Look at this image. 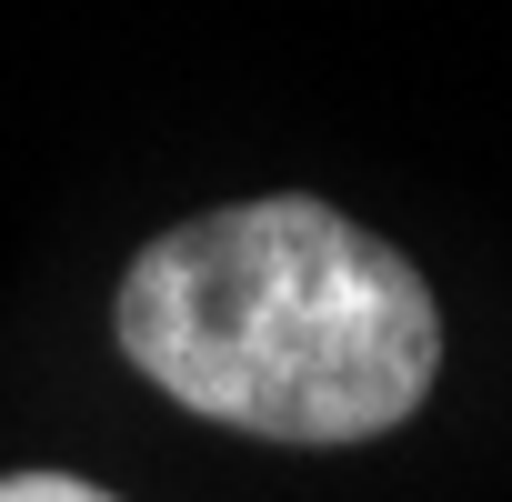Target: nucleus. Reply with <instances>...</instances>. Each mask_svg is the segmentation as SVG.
I'll use <instances>...</instances> for the list:
<instances>
[{"label": "nucleus", "instance_id": "f257e3e1", "mask_svg": "<svg viewBox=\"0 0 512 502\" xmlns=\"http://www.w3.org/2000/svg\"><path fill=\"white\" fill-rule=\"evenodd\" d=\"M121 352L201 422L262 442H372L442 372L432 282L332 201L191 211L121 272Z\"/></svg>", "mask_w": 512, "mask_h": 502}, {"label": "nucleus", "instance_id": "f03ea898", "mask_svg": "<svg viewBox=\"0 0 512 502\" xmlns=\"http://www.w3.org/2000/svg\"><path fill=\"white\" fill-rule=\"evenodd\" d=\"M0 502H111V492L101 482H71V472H11Z\"/></svg>", "mask_w": 512, "mask_h": 502}]
</instances>
